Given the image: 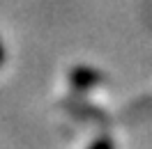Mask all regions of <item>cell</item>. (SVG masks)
Wrapping results in <instances>:
<instances>
[{
	"label": "cell",
	"instance_id": "obj_1",
	"mask_svg": "<svg viewBox=\"0 0 152 149\" xmlns=\"http://www.w3.org/2000/svg\"><path fill=\"white\" fill-rule=\"evenodd\" d=\"M69 78H72V83L78 85V87H92V85H97L102 80V76L97 74V71H92V69H88V67L74 69V71L69 74Z\"/></svg>",
	"mask_w": 152,
	"mask_h": 149
},
{
	"label": "cell",
	"instance_id": "obj_2",
	"mask_svg": "<svg viewBox=\"0 0 152 149\" xmlns=\"http://www.w3.org/2000/svg\"><path fill=\"white\" fill-rule=\"evenodd\" d=\"M92 149H113V142L104 138V140H99V142H97V145H95Z\"/></svg>",
	"mask_w": 152,
	"mask_h": 149
},
{
	"label": "cell",
	"instance_id": "obj_3",
	"mask_svg": "<svg viewBox=\"0 0 152 149\" xmlns=\"http://www.w3.org/2000/svg\"><path fill=\"white\" fill-rule=\"evenodd\" d=\"M2 60H5V53H2V46H0V64H2Z\"/></svg>",
	"mask_w": 152,
	"mask_h": 149
}]
</instances>
